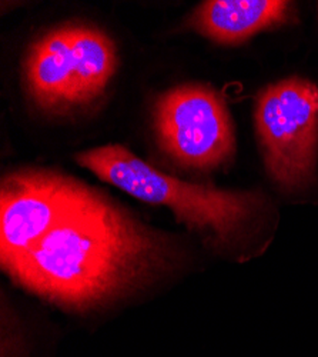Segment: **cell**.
Listing matches in <instances>:
<instances>
[{"label":"cell","mask_w":318,"mask_h":357,"mask_svg":"<svg viewBox=\"0 0 318 357\" xmlns=\"http://www.w3.org/2000/svg\"><path fill=\"white\" fill-rule=\"evenodd\" d=\"M83 185L47 169L6 174L0 193V263L42 239L69 209Z\"/></svg>","instance_id":"obj_6"},{"label":"cell","mask_w":318,"mask_h":357,"mask_svg":"<svg viewBox=\"0 0 318 357\" xmlns=\"http://www.w3.org/2000/svg\"><path fill=\"white\" fill-rule=\"evenodd\" d=\"M292 3L283 0H209L190 17L198 33L223 45H236L290 17Z\"/></svg>","instance_id":"obj_7"},{"label":"cell","mask_w":318,"mask_h":357,"mask_svg":"<svg viewBox=\"0 0 318 357\" xmlns=\"http://www.w3.org/2000/svg\"><path fill=\"white\" fill-rule=\"evenodd\" d=\"M77 163L103 182L152 204L168 207L189 230L205 233L216 243H228L262 207V197L196 185L166 174L122 144L81 152Z\"/></svg>","instance_id":"obj_2"},{"label":"cell","mask_w":318,"mask_h":357,"mask_svg":"<svg viewBox=\"0 0 318 357\" xmlns=\"http://www.w3.org/2000/svg\"><path fill=\"white\" fill-rule=\"evenodd\" d=\"M176 260L168 236L83 185L32 248L2 263L20 287L63 310L88 313L148 287Z\"/></svg>","instance_id":"obj_1"},{"label":"cell","mask_w":318,"mask_h":357,"mask_svg":"<svg viewBox=\"0 0 318 357\" xmlns=\"http://www.w3.org/2000/svg\"><path fill=\"white\" fill-rule=\"evenodd\" d=\"M118 68V50L100 29L67 24L36 40L26 56L29 95L43 109L65 112L97 99Z\"/></svg>","instance_id":"obj_3"},{"label":"cell","mask_w":318,"mask_h":357,"mask_svg":"<svg viewBox=\"0 0 318 357\" xmlns=\"http://www.w3.org/2000/svg\"><path fill=\"white\" fill-rule=\"evenodd\" d=\"M161 151L189 169L210 170L234 155L236 137L223 96L207 84H183L161 95L153 112Z\"/></svg>","instance_id":"obj_5"},{"label":"cell","mask_w":318,"mask_h":357,"mask_svg":"<svg viewBox=\"0 0 318 357\" xmlns=\"http://www.w3.org/2000/svg\"><path fill=\"white\" fill-rule=\"evenodd\" d=\"M254 122L273 181L287 190L307 186L318 158V86L296 76L267 86L257 99Z\"/></svg>","instance_id":"obj_4"}]
</instances>
